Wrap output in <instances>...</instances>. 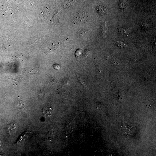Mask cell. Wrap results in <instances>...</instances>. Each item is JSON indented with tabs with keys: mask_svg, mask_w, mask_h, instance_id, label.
<instances>
[{
	"mask_svg": "<svg viewBox=\"0 0 156 156\" xmlns=\"http://www.w3.org/2000/svg\"><path fill=\"white\" fill-rule=\"evenodd\" d=\"M1 148H1V144H0V152L1 151Z\"/></svg>",
	"mask_w": 156,
	"mask_h": 156,
	"instance_id": "8fae6325",
	"label": "cell"
},
{
	"mask_svg": "<svg viewBox=\"0 0 156 156\" xmlns=\"http://www.w3.org/2000/svg\"><path fill=\"white\" fill-rule=\"evenodd\" d=\"M119 31L120 33L123 34H127L129 31V30L128 29L120 28H119Z\"/></svg>",
	"mask_w": 156,
	"mask_h": 156,
	"instance_id": "ba28073f",
	"label": "cell"
},
{
	"mask_svg": "<svg viewBox=\"0 0 156 156\" xmlns=\"http://www.w3.org/2000/svg\"><path fill=\"white\" fill-rule=\"evenodd\" d=\"M81 50H78L76 52V57H79L81 55Z\"/></svg>",
	"mask_w": 156,
	"mask_h": 156,
	"instance_id": "9c48e42d",
	"label": "cell"
},
{
	"mask_svg": "<svg viewBox=\"0 0 156 156\" xmlns=\"http://www.w3.org/2000/svg\"><path fill=\"white\" fill-rule=\"evenodd\" d=\"M100 33L101 36L104 38H105L106 37V31L108 30L106 27V22H104L100 26Z\"/></svg>",
	"mask_w": 156,
	"mask_h": 156,
	"instance_id": "5b68a950",
	"label": "cell"
},
{
	"mask_svg": "<svg viewBox=\"0 0 156 156\" xmlns=\"http://www.w3.org/2000/svg\"><path fill=\"white\" fill-rule=\"evenodd\" d=\"M53 112V109L51 107L45 108L42 110L44 116L46 117L51 116Z\"/></svg>",
	"mask_w": 156,
	"mask_h": 156,
	"instance_id": "3957f363",
	"label": "cell"
},
{
	"mask_svg": "<svg viewBox=\"0 0 156 156\" xmlns=\"http://www.w3.org/2000/svg\"><path fill=\"white\" fill-rule=\"evenodd\" d=\"M123 128L124 132L126 134H128V132H130V134H132V132L134 131V127L133 126L128 124H125Z\"/></svg>",
	"mask_w": 156,
	"mask_h": 156,
	"instance_id": "6da1fadb",
	"label": "cell"
},
{
	"mask_svg": "<svg viewBox=\"0 0 156 156\" xmlns=\"http://www.w3.org/2000/svg\"><path fill=\"white\" fill-rule=\"evenodd\" d=\"M54 68L56 70H59L60 69V65L58 64H56L54 65Z\"/></svg>",
	"mask_w": 156,
	"mask_h": 156,
	"instance_id": "30bf717a",
	"label": "cell"
},
{
	"mask_svg": "<svg viewBox=\"0 0 156 156\" xmlns=\"http://www.w3.org/2000/svg\"><path fill=\"white\" fill-rule=\"evenodd\" d=\"M17 127L15 124H11L8 126L7 129V131L9 134L12 135L16 132Z\"/></svg>",
	"mask_w": 156,
	"mask_h": 156,
	"instance_id": "277c9868",
	"label": "cell"
},
{
	"mask_svg": "<svg viewBox=\"0 0 156 156\" xmlns=\"http://www.w3.org/2000/svg\"><path fill=\"white\" fill-rule=\"evenodd\" d=\"M117 46L118 47L124 48L127 47V46L123 42H116Z\"/></svg>",
	"mask_w": 156,
	"mask_h": 156,
	"instance_id": "52a82bcc",
	"label": "cell"
},
{
	"mask_svg": "<svg viewBox=\"0 0 156 156\" xmlns=\"http://www.w3.org/2000/svg\"><path fill=\"white\" fill-rule=\"evenodd\" d=\"M96 10L98 12L101 16H105L107 14V9L103 6H99L98 7Z\"/></svg>",
	"mask_w": 156,
	"mask_h": 156,
	"instance_id": "7a4b0ae2",
	"label": "cell"
},
{
	"mask_svg": "<svg viewBox=\"0 0 156 156\" xmlns=\"http://www.w3.org/2000/svg\"><path fill=\"white\" fill-rule=\"evenodd\" d=\"M126 1H124V0H122L120 2V7L122 10H125V9L126 6Z\"/></svg>",
	"mask_w": 156,
	"mask_h": 156,
	"instance_id": "8992f818",
	"label": "cell"
}]
</instances>
